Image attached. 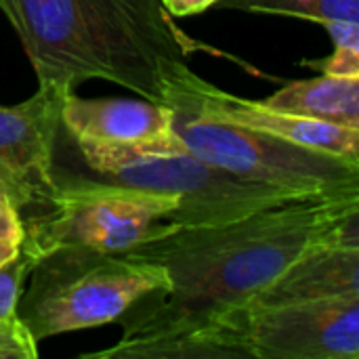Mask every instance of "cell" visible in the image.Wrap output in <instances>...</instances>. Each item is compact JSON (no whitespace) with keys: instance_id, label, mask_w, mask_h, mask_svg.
<instances>
[{"instance_id":"6da1fadb","label":"cell","mask_w":359,"mask_h":359,"mask_svg":"<svg viewBox=\"0 0 359 359\" xmlns=\"http://www.w3.org/2000/svg\"><path fill=\"white\" fill-rule=\"evenodd\" d=\"M359 248V196L299 198L252 215L179 227L120 255L158 263L168 284L137 299L122 337L84 359H242L240 309L313 244Z\"/></svg>"},{"instance_id":"7a4b0ae2","label":"cell","mask_w":359,"mask_h":359,"mask_svg":"<svg viewBox=\"0 0 359 359\" xmlns=\"http://www.w3.org/2000/svg\"><path fill=\"white\" fill-rule=\"evenodd\" d=\"M38 84L67 93L105 80L172 107L200 78L189 57L219 53L189 38L162 0H0Z\"/></svg>"},{"instance_id":"3957f363","label":"cell","mask_w":359,"mask_h":359,"mask_svg":"<svg viewBox=\"0 0 359 359\" xmlns=\"http://www.w3.org/2000/svg\"><path fill=\"white\" fill-rule=\"evenodd\" d=\"M72 143V141H69ZM84 170L53 172L55 179H78L179 198L175 227L227 223L257 210L299 200L290 194L238 179L189 154L181 139L164 145H76Z\"/></svg>"},{"instance_id":"277c9868","label":"cell","mask_w":359,"mask_h":359,"mask_svg":"<svg viewBox=\"0 0 359 359\" xmlns=\"http://www.w3.org/2000/svg\"><path fill=\"white\" fill-rule=\"evenodd\" d=\"M27 278L17 316L38 343L118 322L137 299L168 284L158 263L80 246L42 255Z\"/></svg>"},{"instance_id":"5b68a950","label":"cell","mask_w":359,"mask_h":359,"mask_svg":"<svg viewBox=\"0 0 359 359\" xmlns=\"http://www.w3.org/2000/svg\"><path fill=\"white\" fill-rule=\"evenodd\" d=\"M172 130L189 154L238 179L294 198L359 196V162L183 109H172Z\"/></svg>"},{"instance_id":"8992f818","label":"cell","mask_w":359,"mask_h":359,"mask_svg":"<svg viewBox=\"0 0 359 359\" xmlns=\"http://www.w3.org/2000/svg\"><path fill=\"white\" fill-rule=\"evenodd\" d=\"M55 183L50 200L23 217L21 246L36 261L65 246L122 252L179 229L170 221L179 198L78 179Z\"/></svg>"},{"instance_id":"52a82bcc","label":"cell","mask_w":359,"mask_h":359,"mask_svg":"<svg viewBox=\"0 0 359 359\" xmlns=\"http://www.w3.org/2000/svg\"><path fill=\"white\" fill-rule=\"evenodd\" d=\"M240 334L252 359H358L359 294L242 307Z\"/></svg>"},{"instance_id":"ba28073f","label":"cell","mask_w":359,"mask_h":359,"mask_svg":"<svg viewBox=\"0 0 359 359\" xmlns=\"http://www.w3.org/2000/svg\"><path fill=\"white\" fill-rule=\"evenodd\" d=\"M67 95L63 88L38 84L27 101L0 105V187L19 215L36 212L57 189L53 156Z\"/></svg>"},{"instance_id":"9c48e42d","label":"cell","mask_w":359,"mask_h":359,"mask_svg":"<svg viewBox=\"0 0 359 359\" xmlns=\"http://www.w3.org/2000/svg\"><path fill=\"white\" fill-rule=\"evenodd\" d=\"M170 109H183L227 120L233 124L276 135L280 139H286L309 149L359 162V128L284 114L267 107L263 101H252L221 90L215 84L206 82L204 78H198L194 86Z\"/></svg>"},{"instance_id":"30bf717a","label":"cell","mask_w":359,"mask_h":359,"mask_svg":"<svg viewBox=\"0 0 359 359\" xmlns=\"http://www.w3.org/2000/svg\"><path fill=\"white\" fill-rule=\"evenodd\" d=\"M61 133L76 145H164L179 137L172 109L147 99H82L61 103Z\"/></svg>"},{"instance_id":"8fae6325","label":"cell","mask_w":359,"mask_h":359,"mask_svg":"<svg viewBox=\"0 0 359 359\" xmlns=\"http://www.w3.org/2000/svg\"><path fill=\"white\" fill-rule=\"evenodd\" d=\"M359 294V248L313 244L244 307H282Z\"/></svg>"},{"instance_id":"7c38bea8","label":"cell","mask_w":359,"mask_h":359,"mask_svg":"<svg viewBox=\"0 0 359 359\" xmlns=\"http://www.w3.org/2000/svg\"><path fill=\"white\" fill-rule=\"evenodd\" d=\"M267 107L359 128V78L318 76L294 80L263 101Z\"/></svg>"},{"instance_id":"4fadbf2b","label":"cell","mask_w":359,"mask_h":359,"mask_svg":"<svg viewBox=\"0 0 359 359\" xmlns=\"http://www.w3.org/2000/svg\"><path fill=\"white\" fill-rule=\"evenodd\" d=\"M219 4L246 13L309 19L320 25L328 21H359V0H221Z\"/></svg>"},{"instance_id":"5bb4252c","label":"cell","mask_w":359,"mask_h":359,"mask_svg":"<svg viewBox=\"0 0 359 359\" xmlns=\"http://www.w3.org/2000/svg\"><path fill=\"white\" fill-rule=\"evenodd\" d=\"M324 27L334 42V53L324 59L303 61L301 65L326 76L359 78V21H328Z\"/></svg>"},{"instance_id":"9a60e30c","label":"cell","mask_w":359,"mask_h":359,"mask_svg":"<svg viewBox=\"0 0 359 359\" xmlns=\"http://www.w3.org/2000/svg\"><path fill=\"white\" fill-rule=\"evenodd\" d=\"M36 259L19 244L17 252L0 263V320L17 316V303L23 290V282L29 276Z\"/></svg>"},{"instance_id":"2e32d148","label":"cell","mask_w":359,"mask_h":359,"mask_svg":"<svg viewBox=\"0 0 359 359\" xmlns=\"http://www.w3.org/2000/svg\"><path fill=\"white\" fill-rule=\"evenodd\" d=\"M38 341L19 316L0 320V359H36Z\"/></svg>"},{"instance_id":"e0dca14e","label":"cell","mask_w":359,"mask_h":359,"mask_svg":"<svg viewBox=\"0 0 359 359\" xmlns=\"http://www.w3.org/2000/svg\"><path fill=\"white\" fill-rule=\"evenodd\" d=\"M25 236L23 219L11 202H0V242L19 246Z\"/></svg>"},{"instance_id":"ac0fdd59","label":"cell","mask_w":359,"mask_h":359,"mask_svg":"<svg viewBox=\"0 0 359 359\" xmlns=\"http://www.w3.org/2000/svg\"><path fill=\"white\" fill-rule=\"evenodd\" d=\"M221 0H162L164 8L172 15V17H189L196 13H202L215 4H219Z\"/></svg>"},{"instance_id":"d6986e66","label":"cell","mask_w":359,"mask_h":359,"mask_svg":"<svg viewBox=\"0 0 359 359\" xmlns=\"http://www.w3.org/2000/svg\"><path fill=\"white\" fill-rule=\"evenodd\" d=\"M17 248L19 246H15V244H6V242H0V263H4L6 259H11L15 252H17Z\"/></svg>"},{"instance_id":"ffe728a7","label":"cell","mask_w":359,"mask_h":359,"mask_svg":"<svg viewBox=\"0 0 359 359\" xmlns=\"http://www.w3.org/2000/svg\"><path fill=\"white\" fill-rule=\"evenodd\" d=\"M0 202H8V198H6V194L2 191V187H0Z\"/></svg>"}]
</instances>
